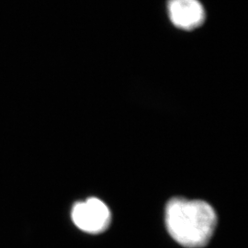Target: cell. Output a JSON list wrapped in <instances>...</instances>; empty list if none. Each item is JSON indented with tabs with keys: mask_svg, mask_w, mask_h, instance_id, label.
<instances>
[{
	"mask_svg": "<svg viewBox=\"0 0 248 248\" xmlns=\"http://www.w3.org/2000/svg\"><path fill=\"white\" fill-rule=\"evenodd\" d=\"M72 219L80 230L98 233L108 227L111 215L103 202L96 198H90L74 206Z\"/></svg>",
	"mask_w": 248,
	"mask_h": 248,
	"instance_id": "2",
	"label": "cell"
},
{
	"mask_svg": "<svg viewBox=\"0 0 248 248\" xmlns=\"http://www.w3.org/2000/svg\"><path fill=\"white\" fill-rule=\"evenodd\" d=\"M165 222L171 238L186 248H202L213 238L218 217L211 204L175 197L169 200Z\"/></svg>",
	"mask_w": 248,
	"mask_h": 248,
	"instance_id": "1",
	"label": "cell"
},
{
	"mask_svg": "<svg viewBox=\"0 0 248 248\" xmlns=\"http://www.w3.org/2000/svg\"><path fill=\"white\" fill-rule=\"evenodd\" d=\"M167 10L171 23L186 31L200 28L206 18L205 9L200 0H168Z\"/></svg>",
	"mask_w": 248,
	"mask_h": 248,
	"instance_id": "3",
	"label": "cell"
}]
</instances>
